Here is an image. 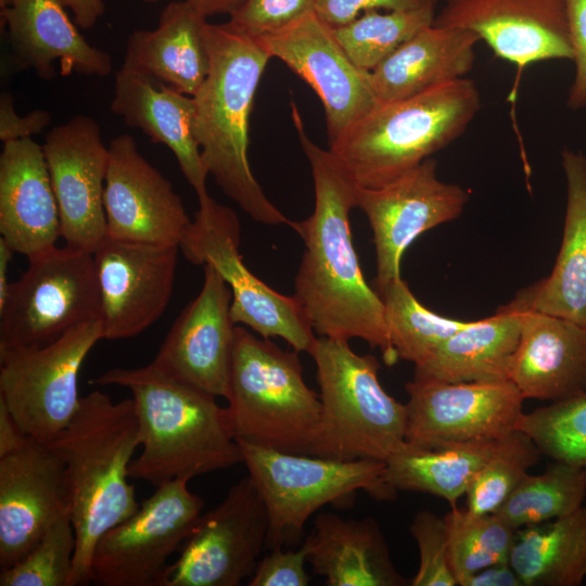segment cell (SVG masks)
Returning <instances> with one entry per match:
<instances>
[{
  "instance_id": "cell-1",
  "label": "cell",
  "mask_w": 586,
  "mask_h": 586,
  "mask_svg": "<svg viewBox=\"0 0 586 586\" xmlns=\"http://www.w3.org/2000/svg\"><path fill=\"white\" fill-rule=\"evenodd\" d=\"M291 106L315 188L313 214L291 225L305 245L293 296L319 336L361 339L379 348L385 365L392 366L398 358L385 306L365 280L351 233L349 213L358 204L359 186L330 150L307 137L296 105Z\"/></svg>"
},
{
  "instance_id": "cell-2",
  "label": "cell",
  "mask_w": 586,
  "mask_h": 586,
  "mask_svg": "<svg viewBox=\"0 0 586 586\" xmlns=\"http://www.w3.org/2000/svg\"><path fill=\"white\" fill-rule=\"evenodd\" d=\"M129 390L139 423L141 453L129 477L157 487L243 462L229 413L216 396L179 381L152 362L113 368L91 381Z\"/></svg>"
},
{
  "instance_id": "cell-3",
  "label": "cell",
  "mask_w": 586,
  "mask_h": 586,
  "mask_svg": "<svg viewBox=\"0 0 586 586\" xmlns=\"http://www.w3.org/2000/svg\"><path fill=\"white\" fill-rule=\"evenodd\" d=\"M65 464L76 537L71 586L91 583L94 546L140 507L128 470L141 445L132 398L114 403L100 391L80 398L69 424L51 442Z\"/></svg>"
},
{
  "instance_id": "cell-4",
  "label": "cell",
  "mask_w": 586,
  "mask_h": 586,
  "mask_svg": "<svg viewBox=\"0 0 586 586\" xmlns=\"http://www.w3.org/2000/svg\"><path fill=\"white\" fill-rule=\"evenodd\" d=\"M204 38L211 69L192 98L194 135L206 170L252 219L291 227L264 193L247 156L254 95L271 56L256 38L228 23H206Z\"/></svg>"
},
{
  "instance_id": "cell-5",
  "label": "cell",
  "mask_w": 586,
  "mask_h": 586,
  "mask_svg": "<svg viewBox=\"0 0 586 586\" xmlns=\"http://www.w3.org/2000/svg\"><path fill=\"white\" fill-rule=\"evenodd\" d=\"M481 107L466 77L416 95L377 102L330 145L359 187L380 188L459 138Z\"/></svg>"
},
{
  "instance_id": "cell-6",
  "label": "cell",
  "mask_w": 586,
  "mask_h": 586,
  "mask_svg": "<svg viewBox=\"0 0 586 586\" xmlns=\"http://www.w3.org/2000/svg\"><path fill=\"white\" fill-rule=\"evenodd\" d=\"M298 353L235 326L226 399L237 442L313 456L321 403L305 383Z\"/></svg>"
},
{
  "instance_id": "cell-7",
  "label": "cell",
  "mask_w": 586,
  "mask_h": 586,
  "mask_svg": "<svg viewBox=\"0 0 586 586\" xmlns=\"http://www.w3.org/2000/svg\"><path fill=\"white\" fill-rule=\"evenodd\" d=\"M316 364L321 418L313 456L386 462L406 445V406L382 387L373 355L355 353L347 340L318 336Z\"/></svg>"
},
{
  "instance_id": "cell-8",
  "label": "cell",
  "mask_w": 586,
  "mask_h": 586,
  "mask_svg": "<svg viewBox=\"0 0 586 586\" xmlns=\"http://www.w3.org/2000/svg\"><path fill=\"white\" fill-rule=\"evenodd\" d=\"M238 443L267 509L270 550L297 544L310 515L327 505L352 506L358 491L377 500L396 497L397 491L385 480L383 461H341Z\"/></svg>"
},
{
  "instance_id": "cell-9",
  "label": "cell",
  "mask_w": 586,
  "mask_h": 586,
  "mask_svg": "<svg viewBox=\"0 0 586 586\" xmlns=\"http://www.w3.org/2000/svg\"><path fill=\"white\" fill-rule=\"evenodd\" d=\"M100 316L93 253L54 246L28 257L10 284L0 307V346H43Z\"/></svg>"
},
{
  "instance_id": "cell-10",
  "label": "cell",
  "mask_w": 586,
  "mask_h": 586,
  "mask_svg": "<svg viewBox=\"0 0 586 586\" xmlns=\"http://www.w3.org/2000/svg\"><path fill=\"white\" fill-rule=\"evenodd\" d=\"M240 221L233 209L211 196L199 211L180 242V251L194 265L213 267L232 293L230 314L264 339H283L296 352L310 353L317 336L294 296L283 295L253 275L239 251Z\"/></svg>"
},
{
  "instance_id": "cell-11",
  "label": "cell",
  "mask_w": 586,
  "mask_h": 586,
  "mask_svg": "<svg viewBox=\"0 0 586 586\" xmlns=\"http://www.w3.org/2000/svg\"><path fill=\"white\" fill-rule=\"evenodd\" d=\"M100 340L98 319L43 346H0V400L27 436L49 443L69 424L81 398L79 370Z\"/></svg>"
},
{
  "instance_id": "cell-12",
  "label": "cell",
  "mask_w": 586,
  "mask_h": 586,
  "mask_svg": "<svg viewBox=\"0 0 586 586\" xmlns=\"http://www.w3.org/2000/svg\"><path fill=\"white\" fill-rule=\"evenodd\" d=\"M188 482L173 480L157 486L133 514L99 538L91 558V583L167 586L168 560L192 534L204 506Z\"/></svg>"
},
{
  "instance_id": "cell-13",
  "label": "cell",
  "mask_w": 586,
  "mask_h": 586,
  "mask_svg": "<svg viewBox=\"0 0 586 586\" xmlns=\"http://www.w3.org/2000/svg\"><path fill=\"white\" fill-rule=\"evenodd\" d=\"M268 513L247 475L202 513L170 564L167 586H238L251 577L266 547Z\"/></svg>"
},
{
  "instance_id": "cell-14",
  "label": "cell",
  "mask_w": 586,
  "mask_h": 586,
  "mask_svg": "<svg viewBox=\"0 0 586 586\" xmlns=\"http://www.w3.org/2000/svg\"><path fill=\"white\" fill-rule=\"evenodd\" d=\"M405 388L406 442L418 448L500 440L515 430L525 399L510 380L448 383L413 378Z\"/></svg>"
},
{
  "instance_id": "cell-15",
  "label": "cell",
  "mask_w": 586,
  "mask_h": 586,
  "mask_svg": "<svg viewBox=\"0 0 586 586\" xmlns=\"http://www.w3.org/2000/svg\"><path fill=\"white\" fill-rule=\"evenodd\" d=\"M436 167L429 157L380 188H358L357 206L373 232L377 292L400 277L407 247L425 231L459 217L469 200L461 187L441 181Z\"/></svg>"
},
{
  "instance_id": "cell-16",
  "label": "cell",
  "mask_w": 586,
  "mask_h": 586,
  "mask_svg": "<svg viewBox=\"0 0 586 586\" xmlns=\"http://www.w3.org/2000/svg\"><path fill=\"white\" fill-rule=\"evenodd\" d=\"M177 245L105 237L93 252L104 340L137 336L169 304L178 262Z\"/></svg>"
},
{
  "instance_id": "cell-17",
  "label": "cell",
  "mask_w": 586,
  "mask_h": 586,
  "mask_svg": "<svg viewBox=\"0 0 586 586\" xmlns=\"http://www.w3.org/2000/svg\"><path fill=\"white\" fill-rule=\"evenodd\" d=\"M67 246L93 253L106 237L103 204L109 148L99 124L77 115L52 128L42 145Z\"/></svg>"
},
{
  "instance_id": "cell-18",
  "label": "cell",
  "mask_w": 586,
  "mask_h": 586,
  "mask_svg": "<svg viewBox=\"0 0 586 586\" xmlns=\"http://www.w3.org/2000/svg\"><path fill=\"white\" fill-rule=\"evenodd\" d=\"M317 93L324 109L329 143L378 101L368 73L359 69L315 11L256 38Z\"/></svg>"
},
{
  "instance_id": "cell-19",
  "label": "cell",
  "mask_w": 586,
  "mask_h": 586,
  "mask_svg": "<svg viewBox=\"0 0 586 586\" xmlns=\"http://www.w3.org/2000/svg\"><path fill=\"white\" fill-rule=\"evenodd\" d=\"M71 515L65 464L51 443L29 437L0 457V569L20 561L63 517Z\"/></svg>"
},
{
  "instance_id": "cell-20",
  "label": "cell",
  "mask_w": 586,
  "mask_h": 586,
  "mask_svg": "<svg viewBox=\"0 0 586 586\" xmlns=\"http://www.w3.org/2000/svg\"><path fill=\"white\" fill-rule=\"evenodd\" d=\"M107 148L106 235L179 246L191 219L170 181L140 154L131 136L115 137Z\"/></svg>"
},
{
  "instance_id": "cell-21",
  "label": "cell",
  "mask_w": 586,
  "mask_h": 586,
  "mask_svg": "<svg viewBox=\"0 0 586 586\" xmlns=\"http://www.w3.org/2000/svg\"><path fill=\"white\" fill-rule=\"evenodd\" d=\"M433 24L474 33L519 69L573 59L564 0H446Z\"/></svg>"
},
{
  "instance_id": "cell-22",
  "label": "cell",
  "mask_w": 586,
  "mask_h": 586,
  "mask_svg": "<svg viewBox=\"0 0 586 586\" xmlns=\"http://www.w3.org/2000/svg\"><path fill=\"white\" fill-rule=\"evenodd\" d=\"M198 296L179 314L151 361L166 374L227 398L235 323L232 293L221 276L204 265Z\"/></svg>"
},
{
  "instance_id": "cell-23",
  "label": "cell",
  "mask_w": 586,
  "mask_h": 586,
  "mask_svg": "<svg viewBox=\"0 0 586 586\" xmlns=\"http://www.w3.org/2000/svg\"><path fill=\"white\" fill-rule=\"evenodd\" d=\"M0 234L27 258L56 246L61 219L44 152L31 138L3 143Z\"/></svg>"
},
{
  "instance_id": "cell-24",
  "label": "cell",
  "mask_w": 586,
  "mask_h": 586,
  "mask_svg": "<svg viewBox=\"0 0 586 586\" xmlns=\"http://www.w3.org/2000/svg\"><path fill=\"white\" fill-rule=\"evenodd\" d=\"M518 306L521 336L510 381L522 396L555 403L586 393V327Z\"/></svg>"
},
{
  "instance_id": "cell-25",
  "label": "cell",
  "mask_w": 586,
  "mask_h": 586,
  "mask_svg": "<svg viewBox=\"0 0 586 586\" xmlns=\"http://www.w3.org/2000/svg\"><path fill=\"white\" fill-rule=\"evenodd\" d=\"M60 0H13L1 11V25H7L13 63L31 68L42 79L61 74L106 76L112 71V58L92 47L69 18Z\"/></svg>"
},
{
  "instance_id": "cell-26",
  "label": "cell",
  "mask_w": 586,
  "mask_h": 586,
  "mask_svg": "<svg viewBox=\"0 0 586 586\" xmlns=\"http://www.w3.org/2000/svg\"><path fill=\"white\" fill-rule=\"evenodd\" d=\"M111 111L129 127L139 128L154 143L174 153L199 202L209 198L208 173L194 135L195 104L192 97L135 71L120 68L115 75Z\"/></svg>"
},
{
  "instance_id": "cell-27",
  "label": "cell",
  "mask_w": 586,
  "mask_h": 586,
  "mask_svg": "<svg viewBox=\"0 0 586 586\" xmlns=\"http://www.w3.org/2000/svg\"><path fill=\"white\" fill-rule=\"evenodd\" d=\"M206 18L186 0L168 3L155 29L130 34L122 67L193 97L211 69Z\"/></svg>"
},
{
  "instance_id": "cell-28",
  "label": "cell",
  "mask_w": 586,
  "mask_h": 586,
  "mask_svg": "<svg viewBox=\"0 0 586 586\" xmlns=\"http://www.w3.org/2000/svg\"><path fill=\"white\" fill-rule=\"evenodd\" d=\"M480 38L462 28L431 24L368 73L378 102L400 100L463 78Z\"/></svg>"
},
{
  "instance_id": "cell-29",
  "label": "cell",
  "mask_w": 586,
  "mask_h": 586,
  "mask_svg": "<svg viewBox=\"0 0 586 586\" xmlns=\"http://www.w3.org/2000/svg\"><path fill=\"white\" fill-rule=\"evenodd\" d=\"M561 155L568 200L560 251L550 275L513 301L586 327V157L570 150Z\"/></svg>"
},
{
  "instance_id": "cell-30",
  "label": "cell",
  "mask_w": 586,
  "mask_h": 586,
  "mask_svg": "<svg viewBox=\"0 0 586 586\" xmlns=\"http://www.w3.org/2000/svg\"><path fill=\"white\" fill-rule=\"evenodd\" d=\"M307 561L328 586H398L382 533L370 518L346 519L331 512L316 515L304 540Z\"/></svg>"
},
{
  "instance_id": "cell-31",
  "label": "cell",
  "mask_w": 586,
  "mask_h": 586,
  "mask_svg": "<svg viewBox=\"0 0 586 586\" xmlns=\"http://www.w3.org/2000/svg\"><path fill=\"white\" fill-rule=\"evenodd\" d=\"M521 308L510 302L491 317L469 321L415 366L413 378L448 383L510 380L521 336Z\"/></svg>"
},
{
  "instance_id": "cell-32",
  "label": "cell",
  "mask_w": 586,
  "mask_h": 586,
  "mask_svg": "<svg viewBox=\"0 0 586 586\" xmlns=\"http://www.w3.org/2000/svg\"><path fill=\"white\" fill-rule=\"evenodd\" d=\"M509 564L523 586H579L586 577V507L515 531Z\"/></svg>"
},
{
  "instance_id": "cell-33",
  "label": "cell",
  "mask_w": 586,
  "mask_h": 586,
  "mask_svg": "<svg viewBox=\"0 0 586 586\" xmlns=\"http://www.w3.org/2000/svg\"><path fill=\"white\" fill-rule=\"evenodd\" d=\"M497 442L477 441L437 448H418L406 443L385 462V480L396 491L428 493L445 499L450 508L456 507Z\"/></svg>"
},
{
  "instance_id": "cell-34",
  "label": "cell",
  "mask_w": 586,
  "mask_h": 586,
  "mask_svg": "<svg viewBox=\"0 0 586 586\" xmlns=\"http://www.w3.org/2000/svg\"><path fill=\"white\" fill-rule=\"evenodd\" d=\"M585 497L586 469L553 460L543 473H527L495 514L517 531L570 514Z\"/></svg>"
},
{
  "instance_id": "cell-35",
  "label": "cell",
  "mask_w": 586,
  "mask_h": 586,
  "mask_svg": "<svg viewBox=\"0 0 586 586\" xmlns=\"http://www.w3.org/2000/svg\"><path fill=\"white\" fill-rule=\"evenodd\" d=\"M378 293L385 306L390 340L398 360L415 366L469 322L440 316L424 307L402 277Z\"/></svg>"
},
{
  "instance_id": "cell-36",
  "label": "cell",
  "mask_w": 586,
  "mask_h": 586,
  "mask_svg": "<svg viewBox=\"0 0 586 586\" xmlns=\"http://www.w3.org/2000/svg\"><path fill=\"white\" fill-rule=\"evenodd\" d=\"M435 15V8L387 13L372 10L331 28L348 59L369 73L418 31L433 24Z\"/></svg>"
},
{
  "instance_id": "cell-37",
  "label": "cell",
  "mask_w": 586,
  "mask_h": 586,
  "mask_svg": "<svg viewBox=\"0 0 586 586\" xmlns=\"http://www.w3.org/2000/svg\"><path fill=\"white\" fill-rule=\"evenodd\" d=\"M450 566L457 585L477 571L509 562L515 530L497 514H474L467 508H450L444 517Z\"/></svg>"
},
{
  "instance_id": "cell-38",
  "label": "cell",
  "mask_w": 586,
  "mask_h": 586,
  "mask_svg": "<svg viewBox=\"0 0 586 586\" xmlns=\"http://www.w3.org/2000/svg\"><path fill=\"white\" fill-rule=\"evenodd\" d=\"M540 455L534 442L517 429L498 440L466 492L467 509L474 514L496 513Z\"/></svg>"
},
{
  "instance_id": "cell-39",
  "label": "cell",
  "mask_w": 586,
  "mask_h": 586,
  "mask_svg": "<svg viewBox=\"0 0 586 586\" xmlns=\"http://www.w3.org/2000/svg\"><path fill=\"white\" fill-rule=\"evenodd\" d=\"M515 429L542 455L586 469V393L523 412Z\"/></svg>"
},
{
  "instance_id": "cell-40",
  "label": "cell",
  "mask_w": 586,
  "mask_h": 586,
  "mask_svg": "<svg viewBox=\"0 0 586 586\" xmlns=\"http://www.w3.org/2000/svg\"><path fill=\"white\" fill-rule=\"evenodd\" d=\"M76 537L71 515L55 522L14 565L1 570V586H71Z\"/></svg>"
},
{
  "instance_id": "cell-41",
  "label": "cell",
  "mask_w": 586,
  "mask_h": 586,
  "mask_svg": "<svg viewBox=\"0 0 586 586\" xmlns=\"http://www.w3.org/2000/svg\"><path fill=\"white\" fill-rule=\"evenodd\" d=\"M420 556L412 586H456L448 552L447 527L444 518L419 511L409 527Z\"/></svg>"
},
{
  "instance_id": "cell-42",
  "label": "cell",
  "mask_w": 586,
  "mask_h": 586,
  "mask_svg": "<svg viewBox=\"0 0 586 586\" xmlns=\"http://www.w3.org/2000/svg\"><path fill=\"white\" fill-rule=\"evenodd\" d=\"M315 3L316 0H246L227 23L247 36L258 38L315 11Z\"/></svg>"
},
{
  "instance_id": "cell-43",
  "label": "cell",
  "mask_w": 586,
  "mask_h": 586,
  "mask_svg": "<svg viewBox=\"0 0 586 586\" xmlns=\"http://www.w3.org/2000/svg\"><path fill=\"white\" fill-rule=\"evenodd\" d=\"M307 555L304 543L296 550L271 549L269 555L259 560L249 585L307 586L310 581L305 570Z\"/></svg>"
},
{
  "instance_id": "cell-44",
  "label": "cell",
  "mask_w": 586,
  "mask_h": 586,
  "mask_svg": "<svg viewBox=\"0 0 586 586\" xmlns=\"http://www.w3.org/2000/svg\"><path fill=\"white\" fill-rule=\"evenodd\" d=\"M437 0H316V14L331 27L341 26L372 10L410 11L435 8Z\"/></svg>"
},
{
  "instance_id": "cell-45",
  "label": "cell",
  "mask_w": 586,
  "mask_h": 586,
  "mask_svg": "<svg viewBox=\"0 0 586 586\" xmlns=\"http://www.w3.org/2000/svg\"><path fill=\"white\" fill-rule=\"evenodd\" d=\"M570 39L575 63V77L568 104L581 109L586 104V0H564Z\"/></svg>"
},
{
  "instance_id": "cell-46",
  "label": "cell",
  "mask_w": 586,
  "mask_h": 586,
  "mask_svg": "<svg viewBox=\"0 0 586 586\" xmlns=\"http://www.w3.org/2000/svg\"><path fill=\"white\" fill-rule=\"evenodd\" d=\"M50 120V113L43 110H34L25 116H20L15 111L12 94L1 93L0 140L3 143L30 138L48 127Z\"/></svg>"
},
{
  "instance_id": "cell-47",
  "label": "cell",
  "mask_w": 586,
  "mask_h": 586,
  "mask_svg": "<svg viewBox=\"0 0 586 586\" xmlns=\"http://www.w3.org/2000/svg\"><path fill=\"white\" fill-rule=\"evenodd\" d=\"M463 586H523L509 562L484 568L471 575Z\"/></svg>"
},
{
  "instance_id": "cell-48",
  "label": "cell",
  "mask_w": 586,
  "mask_h": 586,
  "mask_svg": "<svg viewBox=\"0 0 586 586\" xmlns=\"http://www.w3.org/2000/svg\"><path fill=\"white\" fill-rule=\"evenodd\" d=\"M68 8L76 24L82 29L92 27L104 13L103 0H60ZM13 0H0L1 11L10 7Z\"/></svg>"
},
{
  "instance_id": "cell-49",
  "label": "cell",
  "mask_w": 586,
  "mask_h": 586,
  "mask_svg": "<svg viewBox=\"0 0 586 586\" xmlns=\"http://www.w3.org/2000/svg\"><path fill=\"white\" fill-rule=\"evenodd\" d=\"M27 438L4 403L0 400V457L21 448Z\"/></svg>"
},
{
  "instance_id": "cell-50",
  "label": "cell",
  "mask_w": 586,
  "mask_h": 586,
  "mask_svg": "<svg viewBox=\"0 0 586 586\" xmlns=\"http://www.w3.org/2000/svg\"><path fill=\"white\" fill-rule=\"evenodd\" d=\"M204 16L235 13L246 0H186Z\"/></svg>"
},
{
  "instance_id": "cell-51",
  "label": "cell",
  "mask_w": 586,
  "mask_h": 586,
  "mask_svg": "<svg viewBox=\"0 0 586 586\" xmlns=\"http://www.w3.org/2000/svg\"><path fill=\"white\" fill-rule=\"evenodd\" d=\"M14 251L0 238V307L4 304L10 284L8 281L9 262L12 259Z\"/></svg>"
},
{
  "instance_id": "cell-52",
  "label": "cell",
  "mask_w": 586,
  "mask_h": 586,
  "mask_svg": "<svg viewBox=\"0 0 586 586\" xmlns=\"http://www.w3.org/2000/svg\"><path fill=\"white\" fill-rule=\"evenodd\" d=\"M142 1L148 2V3H155V2H158L161 0H142Z\"/></svg>"
}]
</instances>
